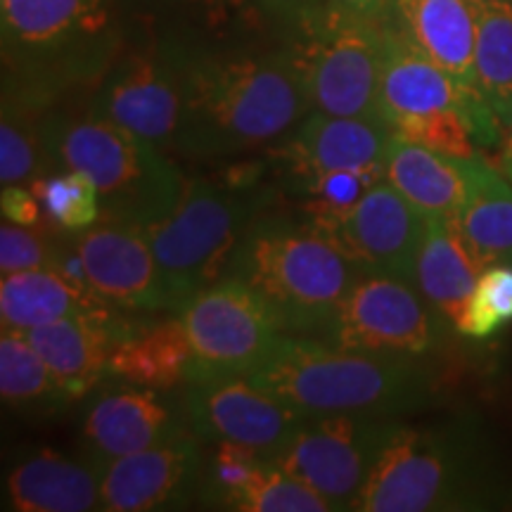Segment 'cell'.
<instances>
[{
    "mask_svg": "<svg viewBox=\"0 0 512 512\" xmlns=\"http://www.w3.org/2000/svg\"><path fill=\"white\" fill-rule=\"evenodd\" d=\"M117 0H0L3 93L48 107L60 88L107 72Z\"/></svg>",
    "mask_w": 512,
    "mask_h": 512,
    "instance_id": "6",
    "label": "cell"
},
{
    "mask_svg": "<svg viewBox=\"0 0 512 512\" xmlns=\"http://www.w3.org/2000/svg\"><path fill=\"white\" fill-rule=\"evenodd\" d=\"M228 510L240 512H330L332 505L304 484L302 479L280 470L271 463L261 465V470L242 486L228 503Z\"/></svg>",
    "mask_w": 512,
    "mask_h": 512,
    "instance_id": "31",
    "label": "cell"
},
{
    "mask_svg": "<svg viewBox=\"0 0 512 512\" xmlns=\"http://www.w3.org/2000/svg\"><path fill=\"white\" fill-rule=\"evenodd\" d=\"M477 88L498 124L512 117V0L477 3Z\"/></svg>",
    "mask_w": 512,
    "mask_h": 512,
    "instance_id": "29",
    "label": "cell"
},
{
    "mask_svg": "<svg viewBox=\"0 0 512 512\" xmlns=\"http://www.w3.org/2000/svg\"><path fill=\"white\" fill-rule=\"evenodd\" d=\"M273 202L275 190L242 166L223 181H185L174 211L145 228L176 316L195 294L223 280L242 233Z\"/></svg>",
    "mask_w": 512,
    "mask_h": 512,
    "instance_id": "7",
    "label": "cell"
},
{
    "mask_svg": "<svg viewBox=\"0 0 512 512\" xmlns=\"http://www.w3.org/2000/svg\"><path fill=\"white\" fill-rule=\"evenodd\" d=\"M5 508L15 512H86L100 508V477L91 463L55 451H29L5 475Z\"/></svg>",
    "mask_w": 512,
    "mask_h": 512,
    "instance_id": "22",
    "label": "cell"
},
{
    "mask_svg": "<svg viewBox=\"0 0 512 512\" xmlns=\"http://www.w3.org/2000/svg\"><path fill=\"white\" fill-rule=\"evenodd\" d=\"M467 181L465 202L460 207L458 226L479 266H512V185L501 169L475 152L460 157Z\"/></svg>",
    "mask_w": 512,
    "mask_h": 512,
    "instance_id": "26",
    "label": "cell"
},
{
    "mask_svg": "<svg viewBox=\"0 0 512 512\" xmlns=\"http://www.w3.org/2000/svg\"><path fill=\"white\" fill-rule=\"evenodd\" d=\"M183 107L185 83L176 41L133 48L114 57L91 100L95 114L164 152L176 150Z\"/></svg>",
    "mask_w": 512,
    "mask_h": 512,
    "instance_id": "13",
    "label": "cell"
},
{
    "mask_svg": "<svg viewBox=\"0 0 512 512\" xmlns=\"http://www.w3.org/2000/svg\"><path fill=\"white\" fill-rule=\"evenodd\" d=\"M0 396L8 411L31 420L55 418L74 401L27 335L12 330L0 337Z\"/></svg>",
    "mask_w": 512,
    "mask_h": 512,
    "instance_id": "28",
    "label": "cell"
},
{
    "mask_svg": "<svg viewBox=\"0 0 512 512\" xmlns=\"http://www.w3.org/2000/svg\"><path fill=\"white\" fill-rule=\"evenodd\" d=\"M482 273L484 268L467 245L456 219H427L415 264V285L451 320L458 335L467 302L475 294Z\"/></svg>",
    "mask_w": 512,
    "mask_h": 512,
    "instance_id": "24",
    "label": "cell"
},
{
    "mask_svg": "<svg viewBox=\"0 0 512 512\" xmlns=\"http://www.w3.org/2000/svg\"><path fill=\"white\" fill-rule=\"evenodd\" d=\"M330 3L349 15L368 19V22H384L392 8V0H330Z\"/></svg>",
    "mask_w": 512,
    "mask_h": 512,
    "instance_id": "39",
    "label": "cell"
},
{
    "mask_svg": "<svg viewBox=\"0 0 512 512\" xmlns=\"http://www.w3.org/2000/svg\"><path fill=\"white\" fill-rule=\"evenodd\" d=\"M392 128L380 117H335L311 110L278 152L294 185L339 169L382 166Z\"/></svg>",
    "mask_w": 512,
    "mask_h": 512,
    "instance_id": "19",
    "label": "cell"
},
{
    "mask_svg": "<svg viewBox=\"0 0 512 512\" xmlns=\"http://www.w3.org/2000/svg\"><path fill=\"white\" fill-rule=\"evenodd\" d=\"M453 332L451 320L411 280L361 275L320 339L366 354L427 358L444 349Z\"/></svg>",
    "mask_w": 512,
    "mask_h": 512,
    "instance_id": "11",
    "label": "cell"
},
{
    "mask_svg": "<svg viewBox=\"0 0 512 512\" xmlns=\"http://www.w3.org/2000/svg\"><path fill=\"white\" fill-rule=\"evenodd\" d=\"M0 207H3V216L12 223L27 228L41 226V202L36 200L34 192L19 185H3V195H0Z\"/></svg>",
    "mask_w": 512,
    "mask_h": 512,
    "instance_id": "38",
    "label": "cell"
},
{
    "mask_svg": "<svg viewBox=\"0 0 512 512\" xmlns=\"http://www.w3.org/2000/svg\"><path fill=\"white\" fill-rule=\"evenodd\" d=\"M192 349L190 375H247L285 335L275 313L254 290L223 278L178 311Z\"/></svg>",
    "mask_w": 512,
    "mask_h": 512,
    "instance_id": "12",
    "label": "cell"
},
{
    "mask_svg": "<svg viewBox=\"0 0 512 512\" xmlns=\"http://www.w3.org/2000/svg\"><path fill=\"white\" fill-rule=\"evenodd\" d=\"M247 377L306 415L373 413L401 418L427 408L437 394V377L425 358L366 354L287 332Z\"/></svg>",
    "mask_w": 512,
    "mask_h": 512,
    "instance_id": "3",
    "label": "cell"
},
{
    "mask_svg": "<svg viewBox=\"0 0 512 512\" xmlns=\"http://www.w3.org/2000/svg\"><path fill=\"white\" fill-rule=\"evenodd\" d=\"M477 3L479 0H392L387 22L458 83L475 110L477 145L489 147L496 145L503 133L477 88Z\"/></svg>",
    "mask_w": 512,
    "mask_h": 512,
    "instance_id": "16",
    "label": "cell"
},
{
    "mask_svg": "<svg viewBox=\"0 0 512 512\" xmlns=\"http://www.w3.org/2000/svg\"><path fill=\"white\" fill-rule=\"evenodd\" d=\"M242 5L259 12L275 24H283L287 29H294L299 22L313 15L318 8H323L328 0H240Z\"/></svg>",
    "mask_w": 512,
    "mask_h": 512,
    "instance_id": "37",
    "label": "cell"
},
{
    "mask_svg": "<svg viewBox=\"0 0 512 512\" xmlns=\"http://www.w3.org/2000/svg\"><path fill=\"white\" fill-rule=\"evenodd\" d=\"M384 178L382 166H368V169H339L328 174L313 176L309 181L299 183L297 188L309 197L306 214L320 216L332 211L349 209L351 204L361 200L366 192Z\"/></svg>",
    "mask_w": 512,
    "mask_h": 512,
    "instance_id": "35",
    "label": "cell"
},
{
    "mask_svg": "<svg viewBox=\"0 0 512 512\" xmlns=\"http://www.w3.org/2000/svg\"><path fill=\"white\" fill-rule=\"evenodd\" d=\"M41 107L3 95L0 121V181L3 185L34 183L46 171L41 138Z\"/></svg>",
    "mask_w": 512,
    "mask_h": 512,
    "instance_id": "30",
    "label": "cell"
},
{
    "mask_svg": "<svg viewBox=\"0 0 512 512\" xmlns=\"http://www.w3.org/2000/svg\"><path fill=\"white\" fill-rule=\"evenodd\" d=\"M181 432H185L181 420L157 389L131 382L95 396L81 425L88 463L93 467L157 446Z\"/></svg>",
    "mask_w": 512,
    "mask_h": 512,
    "instance_id": "20",
    "label": "cell"
},
{
    "mask_svg": "<svg viewBox=\"0 0 512 512\" xmlns=\"http://www.w3.org/2000/svg\"><path fill=\"white\" fill-rule=\"evenodd\" d=\"M382 24L325 3L290 34L311 110L335 117H377Z\"/></svg>",
    "mask_w": 512,
    "mask_h": 512,
    "instance_id": "9",
    "label": "cell"
},
{
    "mask_svg": "<svg viewBox=\"0 0 512 512\" xmlns=\"http://www.w3.org/2000/svg\"><path fill=\"white\" fill-rule=\"evenodd\" d=\"M512 320V266L496 264L479 275L475 294L467 302L460 335L491 337Z\"/></svg>",
    "mask_w": 512,
    "mask_h": 512,
    "instance_id": "33",
    "label": "cell"
},
{
    "mask_svg": "<svg viewBox=\"0 0 512 512\" xmlns=\"http://www.w3.org/2000/svg\"><path fill=\"white\" fill-rule=\"evenodd\" d=\"M102 309H114V306L95 294L79 290L53 266L3 275L0 280L3 330L27 335L29 330L72 316V313Z\"/></svg>",
    "mask_w": 512,
    "mask_h": 512,
    "instance_id": "27",
    "label": "cell"
},
{
    "mask_svg": "<svg viewBox=\"0 0 512 512\" xmlns=\"http://www.w3.org/2000/svg\"><path fill=\"white\" fill-rule=\"evenodd\" d=\"M190 366L192 349L178 316L136 320L110 354V375L157 392L185 387Z\"/></svg>",
    "mask_w": 512,
    "mask_h": 512,
    "instance_id": "25",
    "label": "cell"
},
{
    "mask_svg": "<svg viewBox=\"0 0 512 512\" xmlns=\"http://www.w3.org/2000/svg\"><path fill=\"white\" fill-rule=\"evenodd\" d=\"M264 463L266 458L254 448L219 441V444H214L211 458L204 460L200 498L214 503L216 508L228 510V503L261 470Z\"/></svg>",
    "mask_w": 512,
    "mask_h": 512,
    "instance_id": "34",
    "label": "cell"
},
{
    "mask_svg": "<svg viewBox=\"0 0 512 512\" xmlns=\"http://www.w3.org/2000/svg\"><path fill=\"white\" fill-rule=\"evenodd\" d=\"M399 425V418L373 413L309 415L278 451L266 456V463L302 479L332 510H356L375 463Z\"/></svg>",
    "mask_w": 512,
    "mask_h": 512,
    "instance_id": "10",
    "label": "cell"
},
{
    "mask_svg": "<svg viewBox=\"0 0 512 512\" xmlns=\"http://www.w3.org/2000/svg\"><path fill=\"white\" fill-rule=\"evenodd\" d=\"M46 169L76 171L95 185L102 219L147 228L169 216L185 181L169 152L114 121L86 112L41 119Z\"/></svg>",
    "mask_w": 512,
    "mask_h": 512,
    "instance_id": "5",
    "label": "cell"
},
{
    "mask_svg": "<svg viewBox=\"0 0 512 512\" xmlns=\"http://www.w3.org/2000/svg\"><path fill=\"white\" fill-rule=\"evenodd\" d=\"M178 43L185 107L174 155L223 159L285 138L311 112L290 46L278 50Z\"/></svg>",
    "mask_w": 512,
    "mask_h": 512,
    "instance_id": "1",
    "label": "cell"
},
{
    "mask_svg": "<svg viewBox=\"0 0 512 512\" xmlns=\"http://www.w3.org/2000/svg\"><path fill=\"white\" fill-rule=\"evenodd\" d=\"M100 477V508L107 512H152L181 508L200 498L204 458L195 434L181 432L95 467Z\"/></svg>",
    "mask_w": 512,
    "mask_h": 512,
    "instance_id": "18",
    "label": "cell"
},
{
    "mask_svg": "<svg viewBox=\"0 0 512 512\" xmlns=\"http://www.w3.org/2000/svg\"><path fill=\"white\" fill-rule=\"evenodd\" d=\"M501 133L505 136V147H510L512 150V117L501 126Z\"/></svg>",
    "mask_w": 512,
    "mask_h": 512,
    "instance_id": "42",
    "label": "cell"
},
{
    "mask_svg": "<svg viewBox=\"0 0 512 512\" xmlns=\"http://www.w3.org/2000/svg\"><path fill=\"white\" fill-rule=\"evenodd\" d=\"M311 219L325 228L363 275H394L415 283L427 219L387 178L349 209Z\"/></svg>",
    "mask_w": 512,
    "mask_h": 512,
    "instance_id": "15",
    "label": "cell"
},
{
    "mask_svg": "<svg viewBox=\"0 0 512 512\" xmlns=\"http://www.w3.org/2000/svg\"><path fill=\"white\" fill-rule=\"evenodd\" d=\"M382 164L384 178L425 219H458L467 190L460 157L444 155L392 131Z\"/></svg>",
    "mask_w": 512,
    "mask_h": 512,
    "instance_id": "23",
    "label": "cell"
},
{
    "mask_svg": "<svg viewBox=\"0 0 512 512\" xmlns=\"http://www.w3.org/2000/svg\"><path fill=\"white\" fill-rule=\"evenodd\" d=\"M117 311H79L27 332L29 342L74 401L110 375L114 342L136 323Z\"/></svg>",
    "mask_w": 512,
    "mask_h": 512,
    "instance_id": "21",
    "label": "cell"
},
{
    "mask_svg": "<svg viewBox=\"0 0 512 512\" xmlns=\"http://www.w3.org/2000/svg\"><path fill=\"white\" fill-rule=\"evenodd\" d=\"M361 275L311 216L266 209L242 233L223 278L259 294L287 335L320 339Z\"/></svg>",
    "mask_w": 512,
    "mask_h": 512,
    "instance_id": "4",
    "label": "cell"
},
{
    "mask_svg": "<svg viewBox=\"0 0 512 512\" xmlns=\"http://www.w3.org/2000/svg\"><path fill=\"white\" fill-rule=\"evenodd\" d=\"M377 117L396 136L451 157H472L477 117L458 83L422 55L392 24H382V72Z\"/></svg>",
    "mask_w": 512,
    "mask_h": 512,
    "instance_id": "8",
    "label": "cell"
},
{
    "mask_svg": "<svg viewBox=\"0 0 512 512\" xmlns=\"http://www.w3.org/2000/svg\"><path fill=\"white\" fill-rule=\"evenodd\" d=\"M93 290L119 311L174 313L145 228L100 219L83 230H72Z\"/></svg>",
    "mask_w": 512,
    "mask_h": 512,
    "instance_id": "17",
    "label": "cell"
},
{
    "mask_svg": "<svg viewBox=\"0 0 512 512\" xmlns=\"http://www.w3.org/2000/svg\"><path fill=\"white\" fill-rule=\"evenodd\" d=\"M185 420L207 444L230 441L261 456L278 451L309 415L275 399L240 373H204L185 382Z\"/></svg>",
    "mask_w": 512,
    "mask_h": 512,
    "instance_id": "14",
    "label": "cell"
},
{
    "mask_svg": "<svg viewBox=\"0 0 512 512\" xmlns=\"http://www.w3.org/2000/svg\"><path fill=\"white\" fill-rule=\"evenodd\" d=\"M55 233H36L5 219L0 226V273L12 275L53 266Z\"/></svg>",
    "mask_w": 512,
    "mask_h": 512,
    "instance_id": "36",
    "label": "cell"
},
{
    "mask_svg": "<svg viewBox=\"0 0 512 512\" xmlns=\"http://www.w3.org/2000/svg\"><path fill=\"white\" fill-rule=\"evenodd\" d=\"M162 5H171V8L197 12L202 17H221L226 15L230 8H240V0H162Z\"/></svg>",
    "mask_w": 512,
    "mask_h": 512,
    "instance_id": "40",
    "label": "cell"
},
{
    "mask_svg": "<svg viewBox=\"0 0 512 512\" xmlns=\"http://www.w3.org/2000/svg\"><path fill=\"white\" fill-rule=\"evenodd\" d=\"M501 159H503V174L512 181V150H510V147H505Z\"/></svg>",
    "mask_w": 512,
    "mask_h": 512,
    "instance_id": "41",
    "label": "cell"
},
{
    "mask_svg": "<svg viewBox=\"0 0 512 512\" xmlns=\"http://www.w3.org/2000/svg\"><path fill=\"white\" fill-rule=\"evenodd\" d=\"M31 192L48 219L62 230H83L102 219L98 190L76 171H57L55 176L36 178Z\"/></svg>",
    "mask_w": 512,
    "mask_h": 512,
    "instance_id": "32",
    "label": "cell"
},
{
    "mask_svg": "<svg viewBox=\"0 0 512 512\" xmlns=\"http://www.w3.org/2000/svg\"><path fill=\"white\" fill-rule=\"evenodd\" d=\"M505 498V467L479 422H401L356 512H470L501 508Z\"/></svg>",
    "mask_w": 512,
    "mask_h": 512,
    "instance_id": "2",
    "label": "cell"
}]
</instances>
